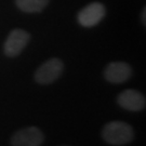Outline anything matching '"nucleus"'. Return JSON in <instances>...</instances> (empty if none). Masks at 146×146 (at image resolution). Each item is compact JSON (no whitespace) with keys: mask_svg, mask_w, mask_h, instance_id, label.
Masks as SVG:
<instances>
[{"mask_svg":"<svg viewBox=\"0 0 146 146\" xmlns=\"http://www.w3.org/2000/svg\"><path fill=\"white\" fill-rule=\"evenodd\" d=\"M145 12H146V10L144 9V10H143V23H144V24H145Z\"/></svg>","mask_w":146,"mask_h":146,"instance_id":"nucleus-9","label":"nucleus"},{"mask_svg":"<svg viewBox=\"0 0 146 146\" xmlns=\"http://www.w3.org/2000/svg\"><path fill=\"white\" fill-rule=\"evenodd\" d=\"M29 40H31L29 33L21 28L13 29L5 39L3 44V52L9 58H15L20 55L22 51L26 48V46L29 43Z\"/></svg>","mask_w":146,"mask_h":146,"instance_id":"nucleus-4","label":"nucleus"},{"mask_svg":"<svg viewBox=\"0 0 146 146\" xmlns=\"http://www.w3.org/2000/svg\"><path fill=\"white\" fill-rule=\"evenodd\" d=\"M132 68L125 62H110L104 68V78L114 84H123L132 77Z\"/></svg>","mask_w":146,"mask_h":146,"instance_id":"nucleus-6","label":"nucleus"},{"mask_svg":"<svg viewBox=\"0 0 146 146\" xmlns=\"http://www.w3.org/2000/svg\"><path fill=\"white\" fill-rule=\"evenodd\" d=\"M44 142V133L38 127L31 125L16 131L11 136V146H41Z\"/></svg>","mask_w":146,"mask_h":146,"instance_id":"nucleus-3","label":"nucleus"},{"mask_svg":"<svg viewBox=\"0 0 146 146\" xmlns=\"http://www.w3.org/2000/svg\"><path fill=\"white\" fill-rule=\"evenodd\" d=\"M50 0H15L16 7L25 13H38L41 12Z\"/></svg>","mask_w":146,"mask_h":146,"instance_id":"nucleus-8","label":"nucleus"},{"mask_svg":"<svg viewBox=\"0 0 146 146\" xmlns=\"http://www.w3.org/2000/svg\"><path fill=\"white\" fill-rule=\"evenodd\" d=\"M64 72V63L56 58H49L37 68L34 79L39 84H50L56 81Z\"/></svg>","mask_w":146,"mask_h":146,"instance_id":"nucleus-2","label":"nucleus"},{"mask_svg":"<svg viewBox=\"0 0 146 146\" xmlns=\"http://www.w3.org/2000/svg\"><path fill=\"white\" fill-rule=\"evenodd\" d=\"M58 146H69V145H58Z\"/></svg>","mask_w":146,"mask_h":146,"instance_id":"nucleus-10","label":"nucleus"},{"mask_svg":"<svg viewBox=\"0 0 146 146\" xmlns=\"http://www.w3.org/2000/svg\"><path fill=\"white\" fill-rule=\"evenodd\" d=\"M101 136L105 143L113 146H123L134 140V130L125 121H110L102 128Z\"/></svg>","mask_w":146,"mask_h":146,"instance_id":"nucleus-1","label":"nucleus"},{"mask_svg":"<svg viewBox=\"0 0 146 146\" xmlns=\"http://www.w3.org/2000/svg\"><path fill=\"white\" fill-rule=\"evenodd\" d=\"M105 14L106 9L104 5L101 2H92L79 11L77 20L81 26L93 27L103 20Z\"/></svg>","mask_w":146,"mask_h":146,"instance_id":"nucleus-5","label":"nucleus"},{"mask_svg":"<svg viewBox=\"0 0 146 146\" xmlns=\"http://www.w3.org/2000/svg\"><path fill=\"white\" fill-rule=\"evenodd\" d=\"M117 103L121 108L129 111H141L145 108L146 99L144 94L134 89H128L120 92Z\"/></svg>","mask_w":146,"mask_h":146,"instance_id":"nucleus-7","label":"nucleus"}]
</instances>
